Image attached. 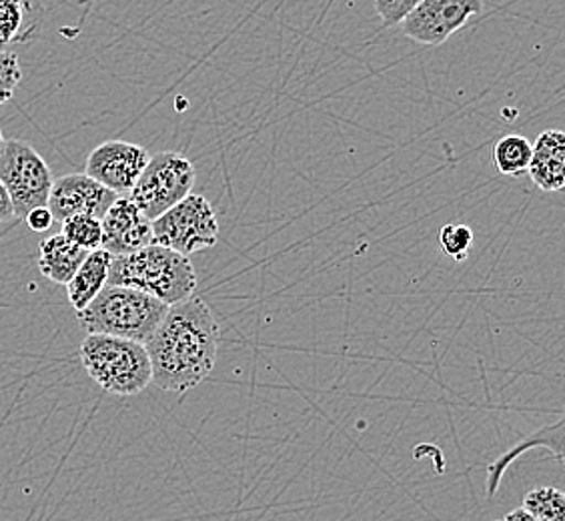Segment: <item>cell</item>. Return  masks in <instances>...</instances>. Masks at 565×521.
I'll return each mask as SVG.
<instances>
[{
	"mask_svg": "<svg viewBox=\"0 0 565 521\" xmlns=\"http://www.w3.org/2000/svg\"><path fill=\"white\" fill-rule=\"evenodd\" d=\"M218 341L217 319L203 299L193 295L171 305L159 329L145 343L152 381L171 393L195 390L215 370Z\"/></svg>",
	"mask_w": 565,
	"mask_h": 521,
	"instance_id": "1",
	"label": "cell"
},
{
	"mask_svg": "<svg viewBox=\"0 0 565 521\" xmlns=\"http://www.w3.org/2000/svg\"><path fill=\"white\" fill-rule=\"evenodd\" d=\"M109 285L152 295L171 307L193 297L196 273L189 257L152 243L145 249L113 257Z\"/></svg>",
	"mask_w": 565,
	"mask_h": 521,
	"instance_id": "2",
	"label": "cell"
},
{
	"mask_svg": "<svg viewBox=\"0 0 565 521\" xmlns=\"http://www.w3.org/2000/svg\"><path fill=\"white\" fill-rule=\"evenodd\" d=\"M169 311V305L152 295L129 287L107 285L85 311L76 313L78 323L90 333L120 337L137 343H147L159 329Z\"/></svg>",
	"mask_w": 565,
	"mask_h": 521,
	"instance_id": "3",
	"label": "cell"
},
{
	"mask_svg": "<svg viewBox=\"0 0 565 521\" xmlns=\"http://www.w3.org/2000/svg\"><path fill=\"white\" fill-rule=\"evenodd\" d=\"M81 361L88 378L113 395H137L152 381L147 348L129 339L90 333L81 343Z\"/></svg>",
	"mask_w": 565,
	"mask_h": 521,
	"instance_id": "4",
	"label": "cell"
},
{
	"mask_svg": "<svg viewBox=\"0 0 565 521\" xmlns=\"http://www.w3.org/2000/svg\"><path fill=\"white\" fill-rule=\"evenodd\" d=\"M0 181L7 187L14 206V217L49 206V196L55 185L51 167L33 147L21 139H7L0 151Z\"/></svg>",
	"mask_w": 565,
	"mask_h": 521,
	"instance_id": "5",
	"label": "cell"
},
{
	"mask_svg": "<svg viewBox=\"0 0 565 521\" xmlns=\"http://www.w3.org/2000/svg\"><path fill=\"white\" fill-rule=\"evenodd\" d=\"M193 185L195 167L186 157L179 152H157L132 187L129 199L141 209L145 217L154 221L191 195Z\"/></svg>",
	"mask_w": 565,
	"mask_h": 521,
	"instance_id": "6",
	"label": "cell"
},
{
	"mask_svg": "<svg viewBox=\"0 0 565 521\" xmlns=\"http://www.w3.org/2000/svg\"><path fill=\"white\" fill-rule=\"evenodd\" d=\"M217 241V215L203 195L191 193L179 205L152 221V243L185 257L215 247Z\"/></svg>",
	"mask_w": 565,
	"mask_h": 521,
	"instance_id": "7",
	"label": "cell"
},
{
	"mask_svg": "<svg viewBox=\"0 0 565 521\" xmlns=\"http://www.w3.org/2000/svg\"><path fill=\"white\" fill-rule=\"evenodd\" d=\"M483 11V0H424L402 22L414 43L439 46Z\"/></svg>",
	"mask_w": 565,
	"mask_h": 521,
	"instance_id": "8",
	"label": "cell"
},
{
	"mask_svg": "<svg viewBox=\"0 0 565 521\" xmlns=\"http://www.w3.org/2000/svg\"><path fill=\"white\" fill-rule=\"evenodd\" d=\"M151 161V155L139 145L107 141L93 149L87 159V174L117 195L131 193Z\"/></svg>",
	"mask_w": 565,
	"mask_h": 521,
	"instance_id": "9",
	"label": "cell"
},
{
	"mask_svg": "<svg viewBox=\"0 0 565 521\" xmlns=\"http://www.w3.org/2000/svg\"><path fill=\"white\" fill-rule=\"evenodd\" d=\"M117 199H119L117 193L100 185L87 173L65 174L56 179L53 185L49 196V209L55 221L61 223L75 215H93V217L103 219L110 206L115 205Z\"/></svg>",
	"mask_w": 565,
	"mask_h": 521,
	"instance_id": "10",
	"label": "cell"
},
{
	"mask_svg": "<svg viewBox=\"0 0 565 521\" xmlns=\"http://www.w3.org/2000/svg\"><path fill=\"white\" fill-rule=\"evenodd\" d=\"M152 245V221L129 196H119L103 217V249L113 257L129 255Z\"/></svg>",
	"mask_w": 565,
	"mask_h": 521,
	"instance_id": "11",
	"label": "cell"
},
{
	"mask_svg": "<svg viewBox=\"0 0 565 521\" xmlns=\"http://www.w3.org/2000/svg\"><path fill=\"white\" fill-rule=\"evenodd\" d=\"M535 449H544L550 451L552 456L562 461L565 466V407L559 413V419L555 424L542 427L537 432H533L532 435H527L525 439H522L518 446L511 447L510 451H505L503 456L498 457L490 467H488V481H486V489H488V496L493 498L500 489L501 479L508 474L511 464L518 461L520 457L535 451Z\"/></svg>",
	"mask_w": 565,
	"mask_h": 521,
	"instance_id": "12",
	"label": "cell"
},
{
	"mask_svg": "<svg viewBox=\"0 0 565 521\" xmlns=\"http://www.w3.org/2000/svg\"><path fill=\"white\" fill-rule=\"evenodd\" d=\"M527 174L545 193L565 189V130H544L535 139Z\"/></svg>",
	"mask_w": 565,
	"mask_h": 521,
	"instance_id": "13",
	"label": "cell"
},
{
	"mask_svg": "<svg viewBox=\"0 0 565 521\" xmlns=\"http://www.w3.org/2000/svg\"><path fill=\"white\" fill-rule=\"evenodd\" d=\"M110 263H113V255L109 251H90L81 269L66 285L68 304L73 305L76 313L85 311L88 305L97 299L98 294L109 285Z\"/></svg>",
	"mask_w": 565,
	"mask_h": 521,
	"instance_id": "14",
	"label": "cell"
},
{
	"mask_svg": "<svg viewBox=\"0 0 565 521\" xmlns=\"http://www.w3.org/2000/svg\"><path fill=\"white\" fill-rule=\"evenodd\" d=\"M88 257V251L76 247L63 233L51 235L39 245V269L49 281L68 285Z\"/></svg>",
	"mask_w": 565,
	"mask_h": 521,
	"instance_id": "15",
	"label": "cell"
},
{
	"mask_svg": "<svg viewBox=\"0 0 565 521\" xmlns=\"http://www.w3.org/2000/svg\"><path fill=\"white\" fill-rule=\"evenodd\" d=\"M39 0H0V44L22 43L36 31Z\"/></svg>",
	"mask_w": 565,
	"mask_h": 521,
	"instance_id": "16",
	"label": "cell"
},
{
	"mask_svg": "<svg viewBox=\"0 0 565 521\" xmlns=\"http://www.w3.org/2000/svg\"><path fill=\"white\" fill-rule=\"evenodd\" d=\"M491 159L501 174L523 177L532 164L533 145L522 135H505L493 145Z\"/></svg>",
	"mask_w": 565,
	"mask_h": 521,
	"instance_id": "17",
	"label": "cell"
},
{
	"mask_svg": "<svg viewBox=\"0 0 565 521\" xmlns=\"http://www.w3.org/2000/svg\"><path fill=\"white\" fill-rule=\"evenodd\" d=\"M523 510L540 521H565V493L555 488H535L523 498Z\"/></svg>",
	"mask_w": 565,
	"mask_h": 521,
	"instance_id": "18",
	"label": "cell"
},
{
	"mask_svg": "<svg viewBox=\"0 0 565 521\" xmlns=\"http://www.w3.org/2000/svg\"><path fill=\"white\" fill-rule=\"evenodd\" d=\"M66 240L75 243L81 249H103V219L93 215H75L63 221V231Z\"/></svg>",
	"mask_w": 565,
	"mask_h": 521,
	"instance_id": "19",
	"label": "cell"
},
{
	"mask_svg": "<svg viewBox=\"0 0 565 521\" xmlns=\"http://www.w3.org/2000/svg\"><path fill=\"white\" fill-rule=\"evenodd\" d=\"M471 243H473V231L468 225H446L439 231L441 251L456 260L468 259Z\"/></svg>",
	"mask_w": 565,
	"mask_h": 521,
	"instance_id": "20",
	"label": "cell"
},
{
	"mask_svg": "<svg viewBox=\"0 0 565 521\" xmlns=\"http://www.w3.org/2000/svg\"><path fill=\"white\" fill-rule=\"evenodd\" d=\"M22 71L19 56L12 51H0V107L14 97V91L21 85Z\"/></svg>",
	"mask_w": 565,
	"mask_h": 521,
	"instance_id": "21",
	"label": "cell"
},
{
	"mask_svg": "<svg viewBox=\"0 0 565 521\" xmlns=\"http://www.w3.org/2000/svg\"><path fill=\"white\" fill-rule=\"evenodd\" d=\"M424 0H375V11L385 26L402 24L403 19Z\"/></svg>",
	"mask_w": 565,
	"mask_h": 521,
	"instance_id": "22",
	"label": "cell"
},
{
	"mask_svg": "<svg viewBox=\"0 0 565 521\" xmlns=\"http://www.w3.org/2000/svg\"><path fill=\"white\" fill-rule=\"evenodd\" d=\"M53 213H51V209L49 206H39V209H33L29 215H26V225L36 231V233H43V231H49L51 225H53Z\"/></svg>",
	"mask_w": 565,
	"mask_h": 521,
	"instance_id": "23",
	"label": "cell"
},
{
	"mask_svg": "<svg viewBox=\"0 0 565 521\" xmlns=\"http://www.w3.org/2000/svg\"><path fill=\"white\" fill-rule=\"evenodd\" d=\"M12 217H14V206H12L7 187L2 185V181H0V221H9Z\"/></svg>",
	"mask_w": 565,
	"mask_h": 521,
	"instance_id": "24",
	"label": "cell"
},
{
	"mask_svg": "<svg viewBox=\"0 0 565 521\" xmlns=\"http://www.w3.org/2000/svg\"><path fill=\"white\" fill-rule=\"evenodd\" d=\"M503 521H540L537 518H533L532 513L530 511L523 510V508H520V510H513L503 518Z\"/></svg>",
	"mask_w": 565,
	"mask_h": 521,
	"instance_id": "25",
	"label": "cell"
},
{
	"mask_svg": "<svg viewBox=\"0 0 565 521\" xmlns=\"http://www.w3.org/2000/svg\"><path fill=\"white\" fill-rule=\"evenodd\" d=\"M4 141H7V139L2 137V130H0V151H2V145H4Z\"/></svg>",
	"mask_w": 565,
	"mask_h": 521,
	"instance_id": "26",
	"label": "cell"
},
{
	"mask_svg": "<svg viewBox=\"0 0 565 521\" xmlns=\"http://www.w3.org/2000/svg\"><path fill=\"white\" fill-rule=\"evenodd\" d=\"M501 521H503V520H501Z\"/></svg>",
	"mask_w": 565,
	"mask_h": 521,
	"instance_id": "27",
	"label": "cell"
}]
</instances>
